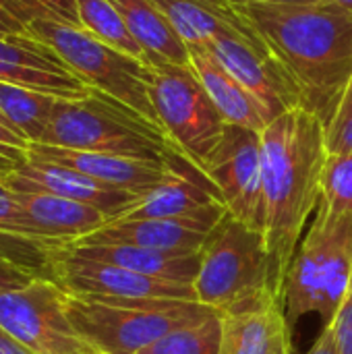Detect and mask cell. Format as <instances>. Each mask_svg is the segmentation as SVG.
Masks as SVG:
<instances>
[{
	"mask_svg": "<svg viewBox=\"0 0 352 354\" xmlns=\"http://www.w3.org/2000/svg\"><path fill=\"white\" fill-rule=\"evenodd\" d=\"M299 95L324 127L340 110L352 75V12L332 0L313 4L237 2Z\"/></svg>",
	"mask_w": 352,
	"mask_h": 354,
	"instance_id": "6da1fadb",
	"label": "cell"
},
{
	"mask_svg": "<svg viewBox=\"0 0 352 354\" xmlns=\"http://www.w3.org/2000/svg\"><path fill=\"white\" fill-rule=\"evenodd\" d=\"M261 230L284 284L301 234L322 201V172L328 160L326 127L315 114L293 108L261 131Z\"/></svg>",
	"mask_w": 352,
	"mask_h": 354,
	"instance_id": "7a4b0ae2",
	"label": "cell"
},
{
	"mask_svg": "<svg viewBox=\"0 0 352 354\" xmlns=\"http://www.w3.org/2000/svg\"><path fill=\"white\" fill-rule=\"evenodd\" d=\"M193 288L199 303L222 315L282 305V278L266 234L228 212L199 251Z\"/></svg>",
	"mask_w": 352,
	"mask_h": 354,
	"instance_id": "3957f363",
	"label": "cell"
},
{
	"mask_svg": "<svg viewBox=\"0 0 352 354\" xmlns=\"http://www.w3.org/2000/svg\"><path fill=\"white\" fill-rule=\"evenodd\" d=\"M351 282L352 214H334L319 203L282 284V309L290 330L305 315H319L330 326Z\"/></svg>",
	"mask_w": 352,
	"mask_h": 354,
	"instance_id": "277c9868",
	"label": "cell"
},
{
	"mask_svg": "<svg viewBox=\"0 0 352 354\" xmlns=\"http://www.w3.org/2000/svg\"><path fill=\"white\" fill-rule=\"evenodd\" d=\"M39 143L160 164L178 151L158 124L98 89L79 100H58Z\"/></svg>",
	"mask_w": 352,
	"mask_h": 354,
	"instance_id": "5b68a950",
	"label": "cell"
},
{
	"mask_svg": "<svg viewBox=\"0 0 352 354\" xmlns=\"http://www.w3.org/2000/svg\"><path fill=\"white\" fill-rule=\"evenodd\" d=\"M75 330L100 354H137L172 330L199 324L218 311L199 301H108L66 292Z\"/></svg>",
	"mask_w": 352,
	"mask_h": 354,
	"instance_id": "8992f818",
	"label": "cell"
},
{
	"mask_svg": "<svg viewBox=\"0 0 352 354\" xmlns=\"http://www.w3.org/2000/svg\"><path fill=\"white\" fill-rule=\"evenodd\" d=\"M27 35L50 46L87 87L127 104L160 127L149 97V64L58 19H33L27 25Z\"/></svg>",
	"mask_w": 352,
	"mask_h": 354,
	"instance_id": "52a82bcc",
	"label": "cell"
},
{
	"mask_svg": "<svg viewBox=\"0 0 352 354\" xmlns=\"http://www.w3.org/2000/svg\"><path fill=\"white\" fill-rule=\"evenodd\" d=\"M149 97L172 147L203 170L222 139L226 120L193 66L170 62L151 66Z\"/></svg>",
	"mask_w": 352,
	"mask_h": 354,
	"instance_id": "ba28073f",
	"label": "cell"
},
{
	"mask_svg": "<svg viewBox=\"0 0 352 354\" xmlns=\"http://www.w3.org/2000/svg\"><path fill=\"white\" fill-rule=\"evenodd\" d=\"M0 330L35 354H100L66 313V290L46 278L0 290Z\"/></svg>",
	"mask_w": 352,
	"mask_h": 354,
	"instance_id": "9c48e42d",
	"label": "cell"
},
{
	"mask_svg": "<svg viewBox=\"0 0 352 354\" xmlns=\"http://www.w3.org/2000/svg\"><path fill=\"white\" fill-rule=\"evenodd\" d=\"M203 172L216 185L228 214L253 228H263V147L259 131L226 122Z\"/></svg>",
	"mask_w": 352,
	"mask_h": 354,
	"instance_id": "30bf717a",
	"label": "cell"
},
{
	"mask_svg": "<svg viewBox=\"0 0 352 354\" xmlns=\"http://www.w3.org/2000/svg\"><path fill=\"white\" fill-rule=\"evenodd\" d=\"M56 284L68 295L108 301H197L193 284L143 276L112 263L85 259L66 247L54 257Z\"/></svg>",
	"mask_w": 352,
	"mask_h": 354,
	"instance_id": "8fae6325",
	"label": "cell"
},
{
	"mask_svg": "<svg viewBox=\"0 0 352 354\" xmlns=\"http://www.w3.org/2000/svg\"><path fill=\"white\" fill-rule=\"evenodd\" d=\"M0 180L19 193H50L56 197H64L71 201H79L104 212L110 220L122 216L139 195L104 185L91 176H85L73 168L41 162L29 158L21 164L8 166L0 170Z\"/></svg>",
	"mask_w": 352,
	"mask_h": 354,
	"instance_id": "7c38bea8",
	"label": "cell"
},
{
	"mask_svg": "<svg viewBox=\"0 0 352 354\" xmlns=\"http://www.w3.org/2000/svg\"><path fill=\"white\" fill-rule=\"evenodd\" d=\"M203 48H207L214 58L255 100L268 124L286 110L301 108L295 87L274 60L272 52H266L241 37H216Z\"/></svg>",
	"mask_w": 352,
	"mask_h": 354,
	"instance_id": "4fadbf2b",
	"label": "cell"
},
{
	"mask_svg": "<svg viewBox=\"0 0 352 354\" xmlns=\"http://www.w3.org/2000/svg\"><path fill=\"white\" fill-rule=\"evenodd\" d=\"M0 81L60 100H79L91 93V87L50 46L27 33L0 37Z\"/></svg>",
	"mask_w": 352,
	"mask_h": 354,
	"instance_id": "5bb4252c",
	"label": "cell"
},
{
	"mask_svg": "<svg viewBox=\"0 0 352 354\" xmlns=\"http://www.w3.org/2000/svg\"><path fill=\"white\" fill-rule=\"evenodd\" d=\"M226 205L210 207L189 218H149V220H127L114 218L91 236L79 243H112L133 245L156 251H183L199 253L210 232L226 216Z\"/></svg>",
	"mask_w": 352,
	"mask_h": 354,
	"instance_id": "9a60e30c",
	"label": "cell"
},
{
	"mask_svg": "<svg viewBox=\"0 0 352 354\" xmlns=\"http://www.w3.org/2000/svg\"><path fill=\"white\" fill-rule=\"evenodd\" d=\"M29 158L73 168L104 185L124 189L135 195L147 193L149 189L160 185L172 170V158L168 164H160V162L135 160V158L112 156V153L66 149V147H56V145H46V143H31Z\"/></svg>",
	"mask_w": 352,
	"mask_h": 354,
	"instance_id": "2e32d148",
	"label": "cell"
},
{
	"mask_svg": "<svg viewBox=\"0 0 352 354\" xmlns=\"http://www.w3.org/2000/svg\"><path fill=\"white\" fill-rule=\"evenodd\" d=\"M189 48L216 37H241L270 52L259 31L234 0H154Z\"/></svg>",
	"mask_w": 352,
	"mask_h": 354,
	"instance_id": "e0dca14e",
	"label": "cell"
},
{
	"mask_svg": "<svg viewBox=\"0 0 352 354\" xmlns=\"http://www.w3.org/2000/svg\"><path fill=\"white\" fill-rule=\"evenodd\" d=\"M15 197L29 234L52 247L75 245L110 222V218L98 207L50 193L15 191Z\"/></svg>",
	"mask_w": 352,
	"mask_h": 354,
	"instance_id": "ac0fdd59",
	"label": "cell"
},
{
	"mask_svg": "<svg viewBox=\"0 0 352 354\" xmlns=\"http://www.w3.org/2000/svg\"><path fill=\"white\" fill-rule=\"evenodd\" d=\"M79 257L112 263L143 276L193 284L199 272V253L183 251H156L133 245H112V243H75L66 247Z\"/></svg>",
	"mask_w": 352,
	"mask_h": 354,
	"instance_id": "d6986e66",
	"label": "cell"
},
{
	"mask_svg": "<svg viewBox=\"0 0 352 354\" xmlns=\"http://www.w3.org/2000/svg\"><path fill=\"white\" fill-rule=\"evenodd\" d=\"M122 15L131 35L141 46L145 62L156 64H191L189 46L180 39L168 17L154 0H110Z\"/></svg>",
	"mask_w": 352,
	"mask_h": 354,
	"instance_id": "ffe728a7",
	"label": "cell"
},
{
	"mask_svg": "<svg viewBox=\"0 0 352 354\" xmlns=\"http://www.w3.org/2000/svg\"><path fill=\"white\" fill-rule=\"evenodd\" d=\"M62 247L35 241L21 216L15 191L0 180V257L33 278L56 282L54 257Z\"/></svg>",
	"mask_w": 352,
	"mask_h": 354,
	"instance_id": "44dd1931",
	"label": "cell"
},
{
	"mask_svg": "<svg viewBox=\"0 0 352 354\" xmlns=\"http://www.w3.org/2000/svg\"><path fill=\"white\" fill-rule=\"evenodd\" d=\"M191 66L205 87L207 95L220 110L228 124H241L255 131H263L268 120L263 118L255 100L239 85V81L214 58L207 48H189Z\"/></svg>",
	"mask_w": 352,
	"mask_h": 354,
	"instance_id": "7402d4cb",
	"label": "cell"
},
{
	"mask_svg": "<svg viewBox=\"0 0 352 354\" xmlns=\"http://www.w3.org/2000/svg\"><path fill=\"white\" fill-rule=\"evenodd\" d=\"M284 346H290V326L282 305L224 315L218 354H274Z\"/></svg>",
	"mask_w": 352,
	"mask_h": 354,
	"instance_id": "603a6c76",
	"label": "cell"
},
{
	"mask_svg": "<svg viewBox=\"0 0 352 354\" xmlns=\"http://www.w3.org/2000/svg\"><path fill=\"white\" fill-rule=\"evenodd\" d=\"M60 97L0 81V112L29 143H39Z\"/></svg>",
	"mask_w": 352,
	"mask_h": 354,
	"instance_id": "cb8c5ba5",
	"label": "cell"
},
{
	"mask_svg": "<svg viewBox=\"0 0 352 354\" xmlns=\"http://www.w3.org/2000/svg\"><path fill=\"white\" fill-rule=\"evenodd\" d=\"M75 8L81 29H85L100 41L145 62L141 46L135 41L122 15L110 0H75Z\"/></svg>",
	"mask_w": 352,
	"mask_h": 354,
	"instance_id": "d4e9b609",
	"label": "cell"
},
{
	"mask_svg": "<svg viewBox=\"0 0 352 354\" xmlns=\"http://www.w3.org/2000/svg\"><path fill=\"white\" fill-rule=\"evenodd\" d=\"M224 315L216 313L199 324L172 330L137 354H218Z\"/></svg>",
	"mask_w": 352,
	"mask_h": 354,
	"instance_id": "484cf974",
	"label": "cell"
},
{
	"mask_svg": "<svg viewBox=\"0 0 352 354\" xmlns=\"http://www.w3.org/2000/svg\"><path fill=\"white\" fill-rule=\"evenodd\" d=\"M334 214H352V153L330 156L322 172V201Z\"/></svg>",
	"mask_w": 352,
	"mask_h": 354,
	"instance_id": "4316f807",
	"label": "cell"
},
{
	"mask_svg": "<svg viewBox=\"0 0 352 354\" xmlns=\"http://www.w3.org/2000/svg\"><path fill=\"white\" fill-rule=\"evenodd\" d=\"M29 145V139H25L0 112V170L25 162Z\"/></svg>",
	"mask_w": 352,
	"mask_h": 354,
	"instance_id": "83f0119b",
	"label": "cell"
},
{
	"mask_svg": "<svg viewBox=\"0 0 352 354\" xmlns=\"http://www.w3.org/2000/svg\"><path fill=\"white\" fill-rule=\"evenodd\" d=\"M326 149L330 156L352 153V110H338L326 127Z\"/></svg>",
	"mask_w": 352,
	"mask_h": 354,
	"instance_id": "f1b7e54d",
	"label": "cell"
},
{
	"mask_svg": "<svg viewBox=\"0 0 352 354\" xmlns=\"http://www.w3.org/2000/svg\"><path fill=\"white\" fill-rule=\"evenodd\" d=\"M31 21L33 17L23 4L17 0H0V37L25 35Z\"/></svg>",
	"mask_w": 352,
	"mask_h": 354,
	"instance_id": "f546056e",
	"label": "cell"
},
{
	"mask_svg": "<svg viewBox=\"0 0 352 354\" xmlns=\"http://www.w3.org/2000/svg\"><path fill=\"white\" fill-rule=\"evenodd\" d=\"M330 326L334 330L338 354H352V282L346 299L342 301V305Z\"/></svg>",
	"mask_w": 352,
	"mask_h": 354,
	"instance_id": "4dcf8cb0",
	"label": "cell"
},
{
	"mask_svg": "<svg viewBox=\"0 0 352 354\" xmlns=\"http://www.w3.org/2000/svg\"><path fill=\"white\" fill-rule=\"evenodd\" d=\"M33 280V276H29L27 272H23L21 268L4 261L0 257V290H8V288H21L25 284H29Z\"/></svg>",
	"mask_w": 352,
	"mask_h": 354,
	"instance_id": "1f68e13d",
	"label": "cell"
},
{
	"mask_svg": "<svg viewBox=\"0 0 352 354\" xmlns=\"http://www.w3.org/2000/svg\"><path fill=\"white\" fill-rule=\"evenodd\" d=\"M307 354H338L332 326H324V332L319 334V338L315 340V344Z\"/></svg>",
	"mask_w": 352,
	"mask_h": 354,
	"instance_id": "d6a6232c",
	"label": "cell"
},
{
	"mask_svg": "<svg viewBox=\"0 0 352 354\" xmlns=\"http://www.w3.org/2000/svg\"><path fill=\"white\" fill-rule=\"evenodd\" d=\"M0 354H35L33 351L19 344L15 338H10L4 330H0Z\"/></svg>",
	"mask_w": 352,
	"mask_h": 354,
	"instance_id": "836d02e7",
	"label": "cell"
},
{
	"mask_svg": "<svg viewBox=\"0 0 352 354\" xmlns=\"http://www.w3.org/2000/svg\"><path fill=\"white\" fill-rule=\"evenodd\" d=\"M234 2H263V4H313L319 0H234Z\"/></svg>",
	"mask_w": 352,
	"mask_h": 354,
	"instance_id": "e575fe53",
	"label": "cell"
},
{
	"mask_svg": "<svg viewBox=\"0 0 352 354\" xmlns=\"http://www.w3.org/2000/svg\"><path fill=\"white\" fill-rule=\"evenodd\" d=\"M340 110H352V75L351 81H349V87H346V93H344V97H342Z\"/></svg>",
	"mask_w": 352,
	"mask_h": 354,
	"instance_id": "d590c367",
	"label": "cell"
},
{
	"mask_svg": "<svg viewBox=\"0 0 352 354\" xmlns=\"http://www.w3.org/2000/svg\"><path fill=\"white\" fill-rule=\"evenodd\" d=\"M332 2L340 4L342 8H346V10H351V12H352V0H332Z\"/></svg>",
	"mask_w": 352,
	"mask_h": 354,
	"instance_id": "8d00e7d4",
	"label": "cell"
},
{
	"mask_svg": "<svg viewBox=\"0 0 352 354\" xmlns=\"http://www.w3.org/2000/svg\"><path fill=\"white\" fill-rule=\"evenodd\" d=\"M274 354H290V346H284V348H280L278 353H274Z\"/></svg>",
	"mask_w": 352,
	"mask_h": 354,
	"instance_id": "74e56055",
	"label": "cell"
}]
</instances>
